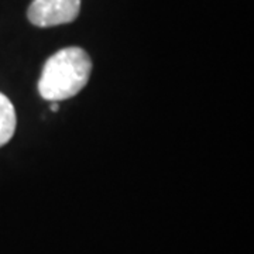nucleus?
Masks as SVG:
<instances>
[{"label":"nucleus","instance_id":"f257e3e1","mask_svg":"<svg viewBox=\"0 0 254 254\" xmlns=\"http://www.w3.org/2000/svg\"><path fill=\"white\" fill-rule=\"evenodd\" d=\"M92 63L86 51L78 47L64 48L51 55L44 64L38 92L46 100L69 99L85 88L89 81Z\"/></svg>","mask_w":254,"mask_h":254},{"label":"nucleus","instance_id":"7ed1b4c3","mask_svg":"<svg viewBox=\"0 0 254 254\" xmlns=\"http://www.w3.org/2000/svg\"><path fill=\"white\" fill-rule=\"evenodd\" d=\"M16 112L7 96L0 93V147L7 144L16 130Z\"/></svg>","mask_w":254,"mask_h":254},{"label":"nucleus","instance_id":"f03ea898","mask_svg":"<svg viewBox=\"0 0 254 254\" xmlns=\"http://www.w3.org/2000/svg\"><path fill=\"white\" fill-rule=\"evenodd\" d=\"M79 10L81 0H33L27 16L37 27H54L73 21Z\"/></svg>","mask_w":254,"mask_h":254}]
</instances>
